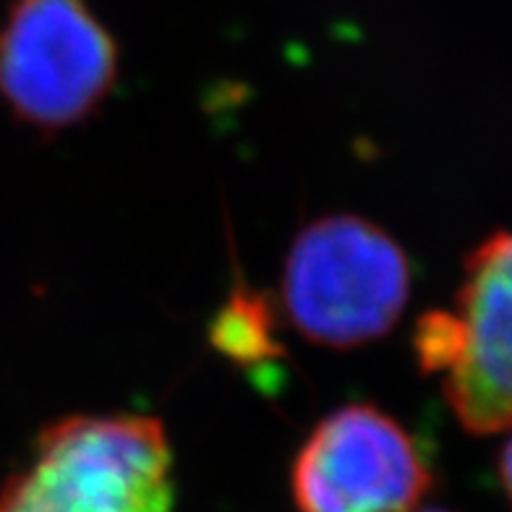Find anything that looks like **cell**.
<instances>
[{"label":"cell","mask_w":512,"mask_h":512,"mask_svg":"<svg viewBox=\"0 0 512 512\" xmlns=\"http://www.w3.org/2000/svg\"><path fill=\"white\" fill-rule=\"evenodd\" d=\"M173 447L139 413H79L40 432L24 471L0 484V512H173Z\"/></svg>","instance_id":"cell-1"},{"label":"cell","mask_w":512,"mask_h":512,"mask_svg":"<svg viewBox=\"0 0 512 512\" xmlns=\"http://www.w3.org/2000/svg\"><path fill=\"white\" fill-rule=\"evenodd\" d=\"M283 309L309 343L351 351L398 324L411 296L403 246L366 217L327 215L290 243Z\"/></svg>","instance_id":"cell-2"},{"label":"cell","mask_w":512,"mask_h":512,"mask_svg":"<svg viewBox=\"0 0 512 512\" xmlns=\"http://www.w3.org/2000/svg\"><path fill=\"white\" fill-rule=\"evenodd\" d=\"M118 79V45L87 0H16L0 27V95L42 134L84 123Z\"/></svg>","instance_id":"cell-3"},{"label":"cell","mask_w":512,"mask_h":512,"mask_svg":"<svg viewBox=\"0 0 512 512\" xmlns=\"http://www.w3.org/2000/svg\"><path fill=\"white\" fill-rule=\"evenodd\" d=\"M432 484L421 442L369 403L324 416L290 471L298 512H413Z\"/></svg>","instance_id":"cell-4"},{"label":"cell","mask_w":512,"mask_h":512,"mask_svg":"<svg viewBox=\"0 0 512 512\" xmlns=\"http://www.w3.org/2000/svg\"><path fill=\"white\" fill-rule=\"evenodd\" d=\"M455 314L463 351L442 374V395L465 432H512V230L465 256Z\"/></svg>","instance_id":"cell-5"},{"label":"cell","mask_w":512,"mask_h":512,"mask_svg":"<svg viewBox=\"0 0 512 512\" xmlns=\"http://www.w3.org/2000/svg\"><path fill=\"white\" fill-rule=\"evenodd\" d=\"M212 345L241 366L264 364L280 356L272 301L246 288L233 290L212 322Z\"/></svg>","instance_id":"cell-6"},{"label":"cell","mask_w":512,"mask_h":512,"mask_svg":"<svg viewBox=\"0 0 512 512\" xmlns=\"http://www.w3.org/2000/svg\"><path fill=\"white\" fill-rule=\"evenodd\" d=\"M418 364L429 374H445L455 366L463 351V327L455 311H429L413 337Z\"/></svg>","instance_id":"cell-7"},{"label":"cell","mask_w":512,"mask_h":512,"mask_svg":"<svg viewBox=\"0 0 512 512\" xmlns=\"http://www.w3.org/2000/svg\"><path fill=\"white\" fill-rule=\"evenodd\" d=\"M497 473H499V481H502V489H505L507 502L512 505V437L507 439L505 445H502V450H499Z\"/></svg>","instance_id":"cell-8"},{"label":"cell","mask_w":512,"mask_h":512,"mask_svg":"<svg viewBox=\"0 0 512 512\" xmlns=\"http://www.w3.org/2000/svg\"><path fill=\"white\" fill-rule=\"evenodd\" d=\"M413 512H450V510H437V507H426V510H413Z\"/></svg>","instance_id":"cell-9"}]
</instances>
